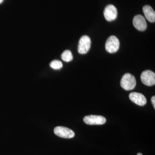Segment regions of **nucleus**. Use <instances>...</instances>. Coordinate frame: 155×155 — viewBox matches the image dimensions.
Instances as JSON below:
<instances>
[{"label":"nucleus","mask_w":155,"mask_h":155,"mask_svg":"<svg viewBox=\"0 0 155 155\" xmlns=\"http://www.w3.org/2000/svg\"><path fill=\"white\" fill-rule=\"evenodd\" d=\"M134 26L137 29L140 31H143L147 28V23L146 19L141 15H137L134 17Z\"/></svg>","instance_id":"obj_8"},{"label":"nucleus","mask_w":155,"mask_h":155,"mask_svg":"<svg viewBox=\"0 0 155 155\" xmlns=\"http://www.w3.org/2000/svg\"><path fill=\"white\" fill-rule=\"evenodd\" d=\"M50 67L54 69H60L63 67V64L61 61L54 60L50 64Z\"/></svg>","instance_id":"obj_12"},{"label":"nucleus","mask_w":155,"mask_h":155,"mask_svg":"<svg viewBox=\"0 0 155 155\" xmlns=\"http://www.w3.org/2000/svg\"><path fill=\"white\" fill-rule=\"evenodd\" d=\"M91 46V40L87 35H83L79 40L78 45V53L84 54L88 52Z\"/></svg>","instance_id":"obj_2"},{"label":"nucleus","mask_w":155,"mask_h":155,"mask_svg":"<svg viewBox=\"0 0 155 155\" xmlns=\"http://www.w3.org/2000/svg\"><path fill=\"white\" fill-rule=\"evenodd\" d=\"M118 15L117 10L114 5H108L106 7L104 11V16L107 21L109 22L114 21L117 18Z\"/></svg>","instance_id":"obj_7"},{"label":"nucleus","mask_w":155,"mask_h":155,"mask_svg":"<svg viewBox=\"0 0 155 155\" xmlns=\"http://www.w3.org/2000/svg\"><path fill=\"white\" fill-rule=\"evenodd\" d=\"M137 155H143L141 153H139L137 154Z\"/></svg>","instance_id":"obj_14"},{"label":"nucleus","mask_w":155,"mask_h":155,"mask_svg":"<svg viewBox=\"0 0 155 155\" xmlns=\"http://www.w3.org/2000/svg\"><path fill=\"white\" fill-rule=\"evenodd\" d=\"M129 97L131 101L138 105L143 106L146 104V98L141 93L137 92L130 93L129 95Z\"/></svg>","instance_id":"obj_9"},{"label":"nucleus","mask_w":155,"mask_h":155,"mask_svg":"<svg viewBox=\"0 0 155 155\" xmlns=\"http://www.w3.org/2000/svg\"><path fill=\"white\" fill-rule=\"evenodd\" d=\"M54 132L56 135L64 138H71L75 136L73 130L67 127L58 126L54 129Z\"/></svg>","instance_id":"obj_6"},{"label":"nucleus","mask_w":155,"mask_h":155,"mask_svg":"<svg viewBox=\"0 0 155 155\" xmlns=\"http://www.w3.org/2000/svg\"><path fill=\"white\" fill-rule=\"evenodd\" d=\"M3 1H4V0H0V4H1V3H2Z\"/></svg>","instance_id":"obj_15"},{"label":"nucleus","mask_w":155,"mask_h":155,"mask_svg":"<svg viewBox=\"0 0 155 155\" xmlns=\"http://www.w3.org/2000/svg\"><path fill=\"white\" fill-rule=\"evenodd\" d=\"M143 11L147 20L151 22H155V12L151 6H144L143 8Z\"/></svg>","instance_id":"obj_10"},{"label":"nucleus","mask_w":155,"mask_h":155,"mask_svg":"<svg viewBox=\"0 0 155 155\" xmlns=\"http://www.w3.org/2000/svg\"><path fill=\"white\" fill-rule=\"evenodd\" d=\"M120 84L122 88L125 90H132L136 85L135 78L130 73H126L122 76Z\"/></svg>","instance_id":"obj_1"},{"label":"nucleus","mask_w":155,"mask_h":155,"mask_svg":"<svg viewBox=\"0 0 155 155\" xmlns=\"http://www.w3.org/2000/svg\"><path fill=\"white\" fill-rule=\"evenodd\" d=\"M61 58L65 62H69L73 59L72 53L69 50H66L61 54Z\"/></svg>","instance_id":"obj_11"},{"label":"nucleus","mask_w":155,"mask_h":155,"mask_svg":"<svg viewBox=\"0 0 155 155\" xmlns=\"http://www.w3.org/2000/svg\"><path fill=\"white\" fill-rule=\"evenodd\" d=\"M151 102L152 103L153 106V107L155 109V96H153L151 98Z\"/></svg>","instance_id":"obj_13"},{"label":"nucleus","mask_w":155,"mask_h":155,"mask_svg":"<svg viewBox=\"0 0 155 155\" xmlns=\"http://www.w3.org/2000/svg\"><path fill=\"white\" fill-rule=\"evenodd\" d=\"M140 78L142 83L148 86H151L155 84V74L151 70H147L142 73Z\"/></svg>","instance_id":"obj_5"},{"label":"nucleus","mask_w":155,"mask_h":155,"mask_svg":"<svg viewBox=\"0 0 155 155\" xmlns=\"http://www.w3.org/2000/svg\"><path fill=\"white\" fill-rule=\"evenodd\" d=\"M120 42L119 39L116 37L112 35L108 38L106 42V51L110 53H114L119 49Z\"/></svg>","instance_id":"obj_3"},{"label":"nucleus","mask_w":155,"mask_h":155,"mask_svg":"<svg viewBox=\"0 0 155 155\" xmlns=\"http://www.w3.org/2000/svg\"><path fill=\"white\" fill-rule=\"evenodd\" d=\"M83 121L87 125H101L106 123V119L103 116L91 115L85 116Z\"/></svg>","instance_id":"obj_4"}]
</instances>
